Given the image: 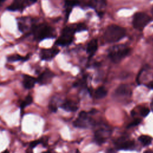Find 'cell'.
Segmentation results:
<instances>
[{"instance_id":"6da1fadb","label":"cell","mask_w":153,"mask_h":153,"mask_svg":"<svg viewBox=\"0 0 153 153\" xmlns=\"http://www.w3.org/2000/svg\"><path fill=\"white\" fill-rule=\"evenodd\" d=\"M126 34V30L118 25H111L106 29L103 38L107 42H116L123 39Z\"/></svg>"},{"instance_id":"7a4b0ae2","label":"cell","mask_w":153,"mask_h":153,"mask_svg":"<svg viewBox=\"0 0 153 153\" xmlns=\"http://www.w3.org/2000/svg\"><path fill=\"white\" fill-rule=\"evenodd\" d=\"M32 32L34 38L41 41L45 38H51L55 36V31L50 26L46 24H39L32 27Z\"/></svg>"},{"instance_id":"3957f363","label":"cell","mask_w":153,"mask_h":153,"mask_svg":"<svg viewBox=\"0 0 153 153\" xmlns=\"http://www.w3.org/2000/svg\"><path fill=\"white\" fill-rule=\"evenodd\" d=\"M130 51V49L123 44L115 45L109 50V57L114 63H118L125 58Z\"/></svg>"},{"instance_id":"277c9868","label":"cell","mask_w":153,"mask_h":153,"mask_svg":"<svg viewBox=\"0 0 153 153\" xmlns=\"http://www.w3.org/2000/svg\"><path fill=\"white\" fill-rule=\"evenodd\" d=\"M76 27L73 26L65 27L61 33L60 37L56 41V44L60 46H66L69 45L74 39Z\"/></svg>"},{"instance_id":"5b68a950","label":"cell","mask_w":153,"mask_h":153,"mask_svg":"<svg viewBox=\"0 0 153 153\" xmlns=\"http://www.w3.org/2000/svg\"><path fill=\"white\" fill-rule=\"evenodd\" d=\"M151 21V18L147 14L143 12H137L133 16L132 24L135 29L141 30Z\"/></svg>"},{"instance_id":"8992f818","label":"cell","mask_w":153,"mask_h":153,"mask_svg":"<svg viewBox=\"0 0 153 153\" xmlns=\"http://www.w3.org/2000/svg\"><path fill=\"white\" fill-rule=\"evenodd\" d=\"M91 123V120L88 117V114L85 111H81L78 117L74 121V126L76 127L86 128Z\"/></svg>"},{"instance_id":"52a82bcc","label":"cell","mask_w":153,"mask_h":153,"mask_svg":"<svg viewBox=\"0 0 153 153\" xmlns=\"http://www.w3.org/2000/svg\"><path fill=\"white\" fill-rule=\"evenodd\" d=\"M59 52V50L56 47L44 48L40 51V57L44 60H50L54 58Z\"/></svg>"},{"instance_id":"ba28073f","label":"cell","mask_w":153,"mask_h":153,"mask_svg":"<svg viewBox=\"0 0 153 153\" xmlns=\"http://www.w3.org/2000/svg\"><path fill=\"white\" fill-rule=\"evenodd\" d=\"M27 6H29V0H14L7 8V10L11 11H20L24 10Z\"/></svg>"},{"instance_id":"9c48e42d","label":"cell","mask_w":153,"mask_h":153,"mask_svg":"<svg viewBox=\"0 0 153 153\" xmlns=\"http://www.w3.org/2000/svg\"><path fill=\"white\" fill-rule=\"evenodd\" d=\"M89 5L96 11L99 15L103 14V11L106 7V0H90Z\"/></svg>"},{"instance_id":"30bf717a","label":"cell","mask_w":153,"mask_h":153,"mask_svg":"<svg viewBox=\"0 0 153 153\" xmlns=\"http://www.w3.org/2000/svg\"><path fill=\"white\" fill-rule=\"evenodd\" d=\"M54 76V74L49 69H45L36 79V82L41 85L48 84Z\"/></svg>"},{"instance_id":"8fae6325","label":"cell","mask_w":153,"mask_h":153,"mask_svg":"<svg viewBox=\"0 0 153 153\" xmlns=\"http://www.w3.org/2000/svg\"><path fill=\"white\" fill-rule=\"evenodd\" d=\"M36 82V79L33 76L24 75H23V85L24 87L26 89H31L32 88Z\"/></svg>"},{"instance_id":"7c38bea8","label":"cell","mask_w":153,"mask_h":153,"mask_svg":"<svg viewBox=\"0 0 153 153\" xmlns=\"http://www.w3.org/2000/svg\"><path fill=\"white\" fill-rule=\"evenodd\" d=\"M115 94L118 96H128L131 95L130 88L126 84H121L115 90Z\"/></svg>"},{"instance_id":"4fadbf2b","label":"cell","mask_w":153,"mask_h":153,"mask_svg":"<svg viewBox=\"0 0 153 153\" xmlns=\"http://www.w3.org/2000/svg\"><path fill=\"white\" fill-rule=\"evenodd\" d=\"M109 131L106 130H105L103 128H100L94 134L95 139L96 142L99 143H102L104 142L107 137L108 133Z\"/></svg>"},{"instance_id":"5bb4252c","label":"cell","mask_w":153,"mask_h":153,"mask_svg":"<svg viewBox=\"0 0 153 153\" xmlns=\"http://www.w3.org/2000/svg\"><path fill=\"white\" fill-rule=\"evenodd\" d=\"M117 145L119 149H129L132 148L134 146V143L132 140H124V139H121L120 140L118 141Z\"/></svg>"},{"instance_id":"9a60e30c","label":"cell","mask_w":153,"mask_h":153,"mask_svg":"<svg viewBox=\"0 0 153 153\" xmlns=\"http://www.w3.org/2000/svg\"><path fill=\"white\" fill-rule=\"evenodd\" d=\"M97 47L98 44L97 39H93L89 42L87 47V53L90 57H92L95 54L97 50Z\"/></svg>"},{"instance_id":"2e32d148","label":"cell","mask_w":153,"mask_h":153,"mask_svg":"<svg viewBox=\"0 0 153 153\" xmlns=\"http://www.w3.org/2000/svg\"><path fill=\"white\" fill-rule=\"evenodd\" d=\"M62 108L67 111H75L78 109V106L76 103L72 100H66L62 105Z\"/></svg>"},{"instance_id":"e0dca14e","label":"cell","mask_w":153,"mask_h":153,"mask_svg":"<svg viewBox=\"0 0 153 153\" xmlns=\"http://www.w3.org/2000/svg\"><path fill=\"white\" fill-rule=\"evenodd\" d=\"M79 1L78 0H65V6L66 8V15L68 16L70 14L72 8L78 4Z\"/></svg>"},{"instance_id":"ac0fdd59","label":"cell","mask_w":153,"mask_h":153,"mask_svg":"<svg viewBox=\"0 0 153 153\" xmlns=\"http://www.w3.org/2000/svg\"><path fill=\"white\" fill-rule=\"evenodd\" d=\"M108 93L107 90L103 87H99L94 92V97L96 99H102L105 97Z\"/></svg>"},{"instance_id":"d6986e66","label":"cell","mask_w":153,"mask_h":153,"mask_svg":"<svg viewBox=\"0 0 153 153\" xmlns=\"http://www.w3.org/2000/svg\"><path fill=\"white\" fill-rule=\"evenodd\" d=\"M27 59H28V56H27V57H23V56H21L20 55L17 54L11 55V56H8L7 57L8 61L10 62H17V61H19V60L25 61V60H27Z\"/></svg>"},{"instance_id":"ffe728a7","label":"cell","mask_w":153,"mask_h":153,"mask_svg":"<svg viewBox=\"0 0 153 153\" xmlns=\"http://www.w3.org/2000/svg\"><path fill=\"white\" fill-rule=\"evenodd\" d=\"M139 140L144 146H148L151 143L152 138L147 135H142L139 137Z\"/></svg>"},{"instance_id":"44dd1931","label":"cell","mask_w":153,"mask_h":153,"mask_svg":"<svg viewBox=\"0 0 153 153\" xmlns=\"http://www.w3.org/2000/svg\"><path fill=\"white\" fill-rule=\"evenodd\" d=\"M32 102H33V97H32V96L31 95H30V94H28L25 97L24 100L22 102V103L20 105L21 109H24L26 106L30 105Z\"/></svg>"},{"instance_id":"7402d4cb","label":"cell","mask_w":153,"mask_h":153,"mask_svg":"<svg viewBox=\"0 0 153 153\" xmlns=\"http://www.w3.org/2000/svg\"><path fill=\"white\" fill-rule=\"evenodd\" d=\"M149 112H150L149 109L147 108H142V110L140 111V114L142 117H146L149 114Z\"/></svg>"},{"instance_id":"603a6c76","label":"cell","mask_w":153,"mask_h":153,"mask_svg":"<svg viewBox=\"0 0 153 153\" xmlns=\"http://www.w3.org/2000/svg\"><path fill=\"white\" fill-rule=\"evenodd\" d=\"M41 143V140H40V139H37V140H33L32 142H31L29 144V148H35L38 144H40Z\"/></svg>"},{"instance_id":"cb8c5ba5","label":"cell","mask_w":153,"mask_h":153,"mask_svg":"<svg viewBox=\"0 0 153 153\" xmlns=\"http://www.w3.org/2000/svg\"><path fill=\"white\" fill-rule=\"evenodd\" d=\"M49 108H50V110H51L52 112H56V111H57V106L56 105V104L54 103V102H53V101H51V102L50 103Z\"/></svg>"},{"instance_id":"d4e9b609","label":"cell","mask_w":153,"mask_h":153,"mask_svg":"<svg viewBox=\"0 0 153 153\" xmlns=\"http://www.w3.org/2000/svg\"><path fill=\"white\" fill-rule=\"evenodd\" d=\"M48 137H46V136H44L42 137H41L40 139V140H41V143L44 145V146H46V145H47L48 143Z\"/></svg>"},{"instance_id":"484cf974","label":"cell","mask_w":153,"mask_h":153,"mask_svg":"<svg viewBox=\"0 0 153 153\" xmlns=\"http://www.w3.org/2000/svg\"><path fill=\"white\" fill-rule=\"evenodd\" d=\"M140 123V120L139 119H136L134 121H133V122H131L128 126V127H134V126H136L137 125H138L139 123Z\"/></svg>"},{"instance_id":"4316f807","label":"cell","mask_w":153,"mask_h":153,"mask_svg":"<svg viewBox=\"0 0 153 153\" xmlns=\"http://www.w3.org/2000/svg\"><path fill=\"white\" fill-rule=\"evenodd\" d=\"M85 29V25H84L82 23H80V24L78 25L76 27V31H81V30H83Z\"/></svg>"},{"instance_id":"83f0119b","label":"cell","mask_w":153,"mask_h":153,"mask_svg":"<svg viewBox=\"0 0 153 153\" xmlns=\"http://www.w3.org/2000/svg\"><path fill=\"white\" fill-rule=\"evenodd\" d=\"M147 86H148V88H151V89H153V81L149 82Z\"/></svg>"},{"instance_id":"f1b7e54d","label":"cell","mask_w":153,"mask_h":153,"mask_svg":"<svg viewBox=\"0 0 153 153\" xmlns=\"http://www.w3.org/2000/svg\"><path fill=\"white\" fill-rule=\"evenodd\" d=\"M37 1V0H29V5H31L32 4H33L34 3H35Z\"/></svg>"},{"instance_id":"f546056e","label":"cell","mask_w":153,"mask_h":153,"mask_svg":"<svg viewBox=\"0 0 153 153\" xmlns=\"http://www.w3.org/2000/svg\"><path fill=\"white\" fill-rule=\"evenodd\" d=\"M26 153H33V151H32V149L30 148H29L26 149Z\"/></svg>"},{"instance_id":"4dcf8cb0","label":"cell","mask_w":153,"mask_h":153,"mask_svg":"<svg viewBox=\"0 0 153 153\" xmlns=\"http://www.w3.org/2000/svg\"><path fill=\"white\" fill-rule=\"evenodd\" d=\"M43 153H57L54 151H46V152H44Z\"/></svg>"},{"instance_id":"1f68e13d","label":"cell","mask_w":153,"mask_h":153,"mask_svg":"<svg viewBox=\"0 0 153 153\" xmlns=\"http://www.w3.org/2000/svg\"><path fill=\"white\" fill-rule=\"evenodd\" d=\"M1 153H10V152H9V151H8L7 149H6V150L4 151L3 152H2Z\"/></svg>"},{"instance_id":"d6a6232c","label":"cell","mask_w":153,"mask_h":153,"mask_svg":"<svg viewBox=\"0 0 153 153\" xmlns=\"http://www.w3.org/2000/svg\"><path fill=\"white\" fill-rule=\"evenodd\" d=\"M4 1H5V0H0V6H1V5L4 2Z\"/></svg>"},{"instance_id":"836d02e7","label":"cell","mask_w":153,"mask_h":153,"mask_svg":"<svg viewBox=\"0 0 153 153\" xmlns=\"http://www.w3.org/2000/svg\"><path fill=\"white\" fill-rule=\"evenodd\" d=\"M151 14H152V16H153V6L152 7V8H151Z\"/></svg>"}]
</instances>
